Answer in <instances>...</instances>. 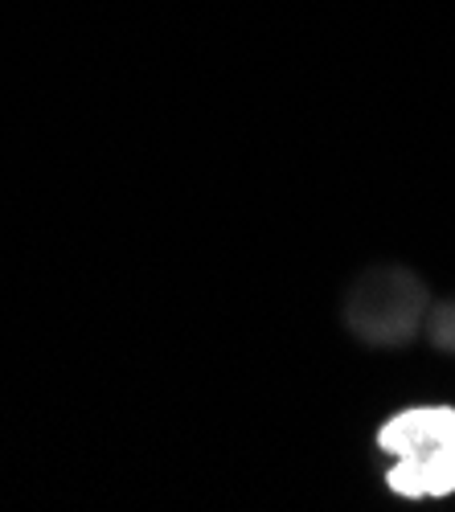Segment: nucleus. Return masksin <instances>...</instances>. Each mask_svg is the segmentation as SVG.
I'll use <instances>...</instances> for the list:
<instances>
[{
	"instance_id": "f257e3e1",
	"label": "nucleus",
	"mask_w": 455,
	"mask_h": 512,
	"mask_svg": "<svg viewBox=\"0 0 455 512\" xmlns=\"http://www.w3.org/2000/svg\"><path fill=\"white\" fill-rule=\"evenodd\" d=\"M374 447L386 455L390 496L431 504L455 496V402H406L382 418Z\"/></svg>"
},
{
	"instance_id": "f03ea898",
	"label": "nucleus",
	"mask_w": 455,
	"mask_h": 512,
	"mask_svg": "<svg viewBox=\"0 0 455 512\" xmlns=\"http://www.w3.org/2000/svg\"><path fill=\"white\" fill-rule=\"evenodd\" d=\"M431 336H435V345H439L443 353H455V304H447V308L435 316Z\"/></svg>"
}]
</instances>
